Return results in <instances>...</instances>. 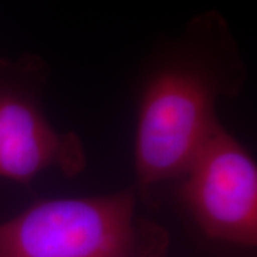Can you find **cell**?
I'll return each instance as SVG.
<instances>
[{"label": "cell", "instance_id": "obj_4", "mask_svg": "<svg viewBox=\"0 0 257 257\" xmlns=\"http://www.w3.org/2000/svg\"><path fill=\"white\" fill-rule=\"evenodd\" d=\"M83 166L79 139L59 133L29 97L0 93V177L26 184L52 167L74 175Z\"/></svg>", "mask_w": 257, "mask_h": 257}, {"label": "cell", "instance_id": "obj_3", "mask_svg": "<svg viewBox=\"0 0 257 257\" xmlns=\"http://www.w3.org/2000/svg\"><path fill=\"white\" fill-rule=\"evenodd\" d=\"M182 177V197L207 237L256 246L257 166L233 135L219 124Z\"/></svg>", "mask_w": 257, "mask_h": 257}, {"label": "cell", "instance_id": "obj_1", "mask_svg": "<svg viewBox=\"0 0 257 257\" xmlns=\"http://www.w3.org/2000/svg\"><path fill=\"white\" fill-rule=\"evenodd\" d=\"M239 67L229 30L214 13L194 19L159 56L139 109L135 166L142 187L184 175L220 124L217 97Z\"/></svg>", "mask_w": 257, "mask_h": 257}, {"label": "cell", "instance_id": "obj_2", "mask_svg": "<svg viewBox=\"0 0 257 257\" xmlns=\"http://www.w3.org/2000/svg\"><path fill=\"white\" fill-rule=\"evenodd\" d=\"M167 236L120 192L37 203L0 223V257H163Z\"/></svg>", "mask_w": 257, "mask_h": 257}]
</instances>
